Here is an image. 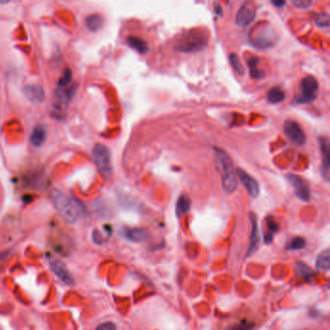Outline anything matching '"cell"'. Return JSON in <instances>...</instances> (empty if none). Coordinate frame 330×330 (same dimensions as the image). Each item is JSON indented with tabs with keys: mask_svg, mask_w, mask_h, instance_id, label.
Here are the masks:
<instances>
[{
	"mask_svg": "<svg viewBox=\"0 0 330 330\" xmlns=\"http://www.w3.org/2000/svg\"><path fill=\"white\" fill-rule=\"evenodd\" d=\"M207 45V38L200 30H190L184 34L176 45V50L180 53H197L204 50Z\"/></svg>",
	"mask_w": 330,
	"mask_h": 330,
	"instance_id": "obj_4",
	"label": "cell"
},
{
	"mask_svg": "<svg viewBox=\"0 0 330 330\" xmlns=\"http://www.w3.org/2000/svg\"><path fill=\"white\" fill-rule=\"evenodd\" d=\"M215 150L217 163L220 168L223 189L226 193L232 194L237 188V178L233 159H231V157L225 150L218 148H216Z\"/></svg>",
	"mask_w": 330,
	"mask_h": 330,
	"instance_id": "obj_1",
	"label": "cell"
},
{
	"mask_svg": "<svg viewBox=\"0 0 330 330\" xmlns=\"http://www.w3.org/2000/svg\"><path fill=\"white\" fill-rule=\"evenodd\" d=\"M93 159L95 161L99 173L104 178H109L111 175V159L110 152L107 146L103 144H96L93 147Z\"/></svg>",
	"mask_w": 330,
	"mask_h": 330,
	"instance_id": "obj_5",
	"label": "cell"
},
{
	"mask_svg": "<svg viewBox=\"0 0 330 330\" xmlns=\"http://www.w3.org/2000/svg\"><path fill=\"white\" fill-rule=\"evenodd\" d=\"M229 60H230V63L233 67L234 72L239 76H243L245 73V70H244V67L242 65L238 55H236L235 53H231L229 56Z\"/></svg>",
	"mask_w": 330,
	"mask_h": 330,
	"instance_id": "obj_24",
	"label": "cell"
},
{
	"mask_svg": "<svg viewBox=\"0 0 330 330\" xmlns=\"http://www.w3.org/2000/svg\"><path fill=\"white\" fill-rule=\"evenodd\" d=\"M50 266H51L52 271L63 283H65L69 286H73L75 284V279L63 262H61L60 260H57V259H52L50 261Z\"/></svg>",
	"mask_w": 330,
	"mask_h": 330,
	"instance_id": "obj_10",
	"label": "cell"
},
{
	"mask_svg": "<svg viewBox=\"0 0 330 330\" xmlns=\"http://www.w3.org/2000/svg\"><path fill=\"white\" fill-rule=\"evenodd\" d=\"M26 98L33 104H41L45 100V91L43 87L38 84H29L23 89Z\"/></svg>",
	"mask_w": 330,
	"mask_h": 330,
	"instance_id": "obj_13",
	"label": "cell"
},
{
	"mask_svg": "<svg viewBox=\"0 0 330 330\" xmlns=\"http://www.w3.org/2000/svg\"><path fill=\"white\" fill-rule=\"evenodd\" d=\"M256 18V7L252 3H245L236 14L235 23L238 27H247Z\"/></svg>",
	"mask_w": 330,
	"mask_h": 330,
	"instance_id": "obj_9",
	"label": "cell"
},
{
	"mask_svg": "<svg viewBox=\"0 0 330 330\" xmlns=\"http://www.w3.org/2000/svg\"><path fill=\"white\" fill-rule=\"evenodd\" d=\"M316 267L321 270H329L330 268V251L328 249L321 252L316 258Z\"/></svg>",
	"mask_w": 330,
	"mask_h": 330,
	"instance_id": "obj_23",
	"label": "cell"
},
{
	"mask_svg": "<svg viewBox=\"0 0 330 330\" xmlns=\"http://www.w3.org/2000/svg\"><path fill=\"white\" fill-rule=\"evenodd\" d=\"M285 99L286 94L279 87H273L267 93V100L270 104H279Z\"/></svg>",
	"mask_w": 330,
	"mask_h": 330,
	"instance_id": "obj_22",
	"label": "cell"
},
{
	"mask_svg": "<svg viewBox=\"0 0 330 330\" xmlns=\"http://www.w3.org/2000/svg\"><path fill=\"white\" fill-rule=\"evenodd\" d=\"M250 42L253 47L259 50H267L275 46L278 37L275 30L268 24H262L252 30Z\"/></svg>",
	"mask_w": 330,
	"mask_h": 330,
	"instance_id": "obj_3",
	"label": "cell"
},
{
	"mask_svg": "<svg viewBox=\"0 0 330 330\" xmlns=\"http://www.w3.org/2000/svg\"><path fill=\"white\" fill-rule=\"evenodd\" d=\"M103 25H104V20L98 14L90 15L85 19V26L91 32L99 31L103 27Z\"/></svg>",
	"mask_w": 330,
	"mask_h": 330,
	"instance_id": "obj_18",
	"label": "cell"
},
{
	"mask_svg": "<svg viewBox=\"0 0 330 330\" xmlns=\"http://www.w3.org/2000/svg\"><path fill=\"white\" fill-rule=\"evenodd\" d=\"M306 246V240L301 237L292 238L289 242V249L290 250H301Z\"/></svg>",
	"mask_w": 330,
	"mask_h": 330,
	"instance_id": "obj_26",
	"label": "cell"
},
{
	"mask_svg": "<svg viewBox=\"0 0 330 330\" xmlns=\"http://www.w3.org/2000/svg\"><path fill=\"white\" fill-rule=\"evenodd\" d=\"M318 90L317 80L312 77H305L300 83V94L296 97L295 103L299 105L310 104L316 100V94Z\"/></svg>",
	"mask_w": 330,
	"mask_h": 330,
	"instance_id": "obj_6",
	"label": "cell"
},
{
	"mask_svg": "<svg viewBox=\"0 0 330 330\" xmlns=\"http://www.w3.org/2000/svg\"><path fill=\"white\" fill-rule=\"evenodd\" d=\"M250 220L252 224V230H251V237H250V246L248 250L247 256L254 254L259 248L260 244V236H259V229H258V222L256 215L251 212L250 213Z\"/></svg>",
	"mask_w": 330,
	"mask_h": 330,
	"instance_id": "obj_15",
	"label": "cell"
},
{
	"mask_svg": "<svg viewBox=\"0 0 330 330\" xmlns=\"http://www.w3.org/2000/svg\"><path fill=\"white\" fill-rule=\"evenodd\" d=\"M95 330H116V325L111 321H106L99 324Z\"/></svg>",
	"mask_w": 330,
	"mask_h": 330,
	"instance_id": "obj_32",
	"label": "cell"
},
{
	"mask_svg": "<svg viewBox=\"0 0 330 330\" xmlns=\"http://www.w3.org/2000/svg\"><path fill=\"white\" fill-rule=\"evenodd\" d=\"M320 153L322 156V162H321V174L322 177L328 181L329 180L330 160H329V142L328 139L325 137H320L318 139Z\"/></svg>",
	"mask_w": 330,
	"mask_h": 330,
	"instance_id": "obj_12",
	"label": "cell"
},
{
	"mask_svg": "<svg viewBox=\"0 0 330 330\" xmlns=\"http://www.w3.org/2000/svg\"><path fill=\"white\" fill-rule=\"evenodd\" d=\"M316 26L319 27H329V16L327 14H320L317 15L315 21Z\"/></svg>",
	"mask_w": 330,
	"mask_h": 330,
	"instance_id": "obj_28",
	"label": "cell"
},
{
	"mask_svg": "<svg viewBox=\"0 0 330 330\" xmlns=\"http://www.w3.org/2000/svg\"><path fill=\"white\" fill-rule=\"evenodd\" d=\"M289 1L299 9H307L313 3V0H289Z\"/></svg>",
	"mask_w": 330,
	"mask_h": 330,
	"instance_id": "obj_31",
	"label": "cell"
},
{
	"mask_svg": "<svg viewBox=\"0 0 330 330\" xmlns=\"http://www.w3.org/2000/svg\"><path fill=\"white\" fill-rule=\"evenodd\" d=\"M253 328H254L253 322H248L244 320L238 324H235V325L229 327L227 330H252Z\"/></svg>",
	"mask_w": 330,
	"mask_h": 330,
	"instance_id": "obj_29",
	"label": "cell"
},
{
	"mask_svg": "<svg viewBox=\"0 0 330 330\" xmlns=\"http://www.w3.org/2000/svg\"><path fill=\"white\" fill-rule=\"evenodd\" d=\"M127 43H128L129 47H131L132 49H134L135 51H137L140 54H144V53L148 52L147 43L145 41L140 39V38L130 36V37L127 38Z\"/></svg>",
	"mask_w": 330,
	"mask_h": 330,
	"instance_id": "obj_20",
	"label": "cell"
},
{
	"mask_svg": "<svg viewBox=\"0 0 330 330\" xmlns=\"http://www.w3.org/2000/svg\"><path fill=\"white\" fill-rule=\"evenodd\" d=\"M287 179H288L289 184L292 185L294 192L298 198L303 202L310 201V198H311L310 188L301 177L294 175V174H289L287 176Z\"/></svg>",
	"mask_w": 330,
	"mask_h": 330,
	"instance_id": "obj_8",
	"label": "cell"
},
{
	"mask_svg": "<svg viewBox=\"0 0 330 330\" xmlns=\"http://www.w3.org/2000/svg\"><path fill=\"white\" fill-rule=\"evenodd\" d=\"M284 132L293 144L301 146L306 143L305 132L303 131L301 126L295 121H286L284 124Z\"/></svg>",
	"mask_w": 330,
	"mask_h": 330,
	"instance_id": "obj_7",
	"label": "cell"
},
{
	"mask_svg": "<svg viewBox=\"0 0 330 330\" xmlns=\"http://www.w3.org/2000/svg\"><path fill=\"white\" fill-rule=\"evenodd\" d=\"M75 91H76V85L56 88L55 91V100H56V104L59 105L60 108L69 105Z\"/></svg>",
	"mask_w": 330,
	"mask_h": 330,
	"instance_id": "obj_14",
	"label": "cell"
},
{
	"mask_svg": "<svg viewBox=\"0 0 330 330\" xmlns=\"http://www.w3.org/2000/svg\"><path fill=\"white\" fill-rule=\"evenodd\" d=\"M270 2L276 8H282L286 4V0H270Z\"/></svg>",
	"mask_w": 330,
	"mask_h": 330,
	"instance_id": "obj_34",
	"label": "cell"
},
{
	"mask_svg": "<svg viewBox=\"0 0 330 330\" xmlns=\"http://www.w3.org/2000/svg\"><path fill=\"white\" fill-rule=\"evenodd\" d=\"M191 208V201L186 195H181L177 202V208H176V213L180 217L181 215L187 213L190 211Z\"/></svg>",
	"mask_w": 330,
	"mask_h": 330,
	"instance_id": "obj_21",
	"label": "cell"
},
{
	"mask_svg": "<svg viewBox=\"0 0 330 330\" xmlns=\"http://www.w3.org/2000/svg\"><path fill=\"white\" fill-rule=\"evenodd\" d=\"M266 225H267V229L270 233H276L279 231V224L272 216H269L266 218Z\"/></svg>",
	"mask_w": 330,
	"mask_h": 330,
	"instance_id": "obj_30",
	"label": "cell"
},
{
	"mask_svg": "<svg viewBox=\"0 0 330 330\" xmlns=\"http://www.w3.org/2000/svg\"><path fill=\"white\" fill-rule=\"evenodd\" d=\"M92 239H93V241L95 243H97V244H102L103 241H104V238H103L102 234L98 230H95L93 232V234H92Z\"/></svg>",
	"mask_w": 330,
	"mask_h": 330,
	"instance_id": "obj_33",
	"label": "cell"
},
{
	"mask_svg": "<svg viewBox=\"0 0 330 330\" xmlns=\"http://www.w3.org/2000/svg\"><path fill=\"white\" fill-rule=\"evenodd\" d=\"M54 207L59 215L69 224H74L79 218L78 210L71 199L59 189H54L51 194Z\"/></svg>",
	"mask_w": 330,
	"mask_h": 330,
	"instance_id": "obj_2",
	"label": "cell"
},
{
	"mask_svg": "<svg viewBox=\"0 0 330 330\" xmlns=\"http://www.w3.org/2000/svg\"><path fill=\"white\" fill-rule=\"evenodd\" d=\"M296 271L298 274L305 276V277H309L310 275L314 274V270L302 262H298L296 264Z\"/></svg>",
	"mask_w": 330,
	"mask_h": 330,
	"instance_id": "obj_27",
	"label": "cell"
},
{
	"mask_svg": "<svg viewBox=\"0 0 330 330\" xmlns=\"http://www.w3.org/2000/svg\"><path fill=\"white\" fill-rule=\"evenodd\" d=\"M71 81H72V71L70 70L69 68H66L63 72L62 77L58 81L57 87H60V88L67 87V86H69Z\"/></svg>",
	"mask_w": 330,
	"mask_h": 330,
	"instance_id": "obj_25",
	"label": "cell"
},
{
	"mask_svg": "<svg viewBox=\"0 0 330 330\" xmlns=\"http://www.w3.org/2000/svg\"><path fill=\"white\" fill-rule=\"evenodd\" d=\"M122 236L132 242H142L148 238V234L143 229L138 228H124Z\"/></svg>",
	"mask_w": 330,
	"mask_h": 330,
	"instance_id": "obj_16",
	"label": "cell"
},
{
	"mask_svg": "<svg viewBox=\"0 0 330 330\" xmlns=\"http://www.w3.org/2000/svg\"><path fill=\"white\" fill-rule=\"evenodd\" d=\"M259 63H260V58L257 56H252L248 60L250 75H251V78L254 80H261L262 78H264V73L258 69Z\"/></svg>",
	"mask_w": 330,
	"mask_h": 330,
	"instance_id": "obj_19",
	"label": "cell"
},
{
	"mask_svg": "<svg viewBox=\"0 0 330 330\" xmlns=\"http://www.w3.org/2000/svg\"><path fill=\"white\" fill-rule=\"evenodd\" d=\"M272 239H273V236H272L271 233L265 234V236H264V241H265V243H269V242H271Z\"/></svg>",
	"mask_w": 330,
	"mask_h": 330,
	"instance_id": "obj_35",
	"label": "cell"
},
{
	"mask_svg": "<svg viewBox=\"0 0 330 330\" xmlns=\"http://www.w3.org/2000/svg\"><path fill=\"white\" fill-rule=\"evenodd\" d=\"M47 139V130L43 126H36L30 134V143L35 147H40Z\"/></svg>",
	"mask_w": 330,
	"mask_h": 330,
	"instance_id": "obj_17",
	"label": "cell"
},
{
	"mask_svg": "<svg viewBox=\"0 0 330 330\" xmlns=\"http://www.w3.org/2000/svg\"><path fill=\"white\" fill-rule=\"evenodd\" d=\"M11 0H0V3L1 4H8Z\"/></svg>",
	"mask_w": 330,
	"mask_h": 330,
	"instance_id": "obj_36",
	"label": "cell"
},
{
	"mask_svg": "<svg viewBox=\"0 0 330 330\" xmlns=\"http://www.w3.org/2000/svg\"><path fill=\"white\" fill-rule=\"evenodd\" d=\"M235 173L241 184L246 188L250 196L254 198L258 197L260 193V185L258 184V182L252 176H250L247 172L244 171L241 168H237L235 170Z\"/></svg>",
	"mask_w": 330,
	"mask_h": 330,
	"instance_id": "obj_11",
	"label": "cell"
}]
</instances>
